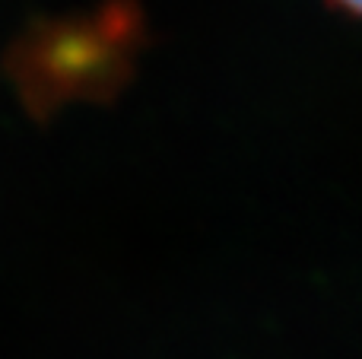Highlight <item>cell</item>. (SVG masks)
Instances as JSON below:
<instances>
[{
	"label": "cell",
	"instance_id": "1",
	"mask_svg": "<svg viewBox=\"0 0 362 359\" xmlns=\"http://www.w3.org/2000/svg\"><path fill=\"white\" fill-rule=\"evenodd\" d=\"M327 6L344 16H353V19H362V0H327Z\"/></svg>",
	"mask_w": 362,
	"mask_h": 359
}]
</instances>
